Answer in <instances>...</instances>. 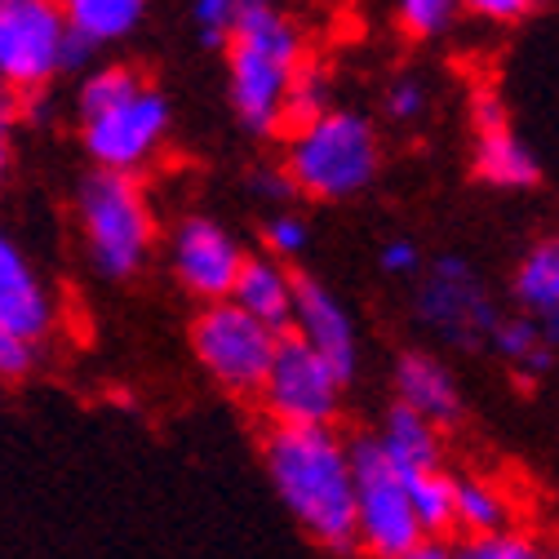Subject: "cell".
Segmentation results:
<instances>
[{"label":"cell","mask_w":559,"mask_h":559,"mask_svg":"<svg viewBox=\"0 0 559 559\" xmlns=\"http://www.w3.org/2000/svg\"><path fill=\"white\" fill-rule=\"evenodd\" d=\"M537 324H542V342H546L550 352H555V346H559V311H546V316H537Z\"/></svg>","instance_id":"37"},{"label":"cell","mask_w":559,"mask_h":559,"mask_svg":"<svg viewBox=\"0 0 559 559\" xmlns=\"http://www.w3.org/2000/svg\"><path fill=\"white\" fill-rule=\"evenodd\" d=\"M408 498L413 511L423 520L427 537L457 528V479L444 471H427V475H408Z\"/></svg>","instance_id":"21"},{"label":"cell","mask_w":559,"mask_h":559,"mask_svg":"<svg viewBox=\"0 0 559 559\" xmlns=\"http://www.w3.org/2000/svg\"><path fill=\"white\" fill-rule=\"evenodd\" d=\"M143 5L147 0H62L67 19H72V32L90 36L94 45H107V40H120L124 32H133L138 19H143Z\"/></svg>","instance_id":"18"},{"label":"cell","mask_w":559,"mask_h":559,"mask_svg":"<svg viewBox=\"0 0 559 559\" xmlns=\"http://www.w3.org/2000/svg\"><path fill=\"white\" fill-rule=\"evenodd\" d=\"M72 19L62 0H0V76L10 90L36 94L62 72Z\"/></svg>","instance_id":"7"},{"label":"cell","mask_w":559,"mask_h":559,"mask_svg":"<svg viewBox=\"0 0 559 559\" xmlns=\"http://www.w3.org/2000/svg\"><path fill=\"white\" fill-rule=\"evenodd\" d=\"M550 559H559V550H550Z\"/></svg>","instance_id":"38"},{"label":"cell","mask_w":559,"mask_h":559,"mask_svg":"<svg viewBox=\"0 0 559 559\" xmlns=\"http://www.w3.org/2000/svg\"><path fill=\"white\" fill-rule=\"evenodd\" d=\"M302 67V40L266 0L245 5L231 36V107L245 129L271 133L285 124V98Z\"/></svg>","instance_id":"2"},{"label":"cell","mask_w":559,"mask_h":559,"mask_svg":"<svg viewBox=\"0 0 559 559\" xmlns=\"http://www.w3.org/2000/svg\"><path fill=\"white\" fill-rule=\"evenodd\" d=\"M391 116H400V120H413L417 111H423L427 107V94H423V85H417V81H400L395 90H391Z\"/></svg>","instance_id":"32"},{"label":"cell","mask_w":559,"mask_h":559,"mask_svg":"<svg viewBox=\"0 0 559 559\" xmlns=\"http://www.w3.org/2000/svg\"><path fill=\"white\" fill-rule=\"evenodd\" d=\"M98 45L90 40V36H81V32H72V40H67V62H62V72H81V67L90 62V53H94Z\"/></svg>","instance_id":"34"},{"label":"cell","mask_w":559,"mask_h":559,"mask_svg":"<svg viewBox=\"0 0 559 559\" xmlns=\"http://www.w3.org/2000/svg\"><path fill=\"white\" fill-rule=\"evenodd\" d=\"M266 245L275 253H302L307 249V223L294 218V214H280L266 223Z\"/></svg>","instance_id":"28"},{"label":"cell","mask_w":559,"mask_h":559,"mask_svg":"<svg viewBox=\"0 0 559 559\" xmlns=\"http://www.w3.org/2000/svg\"><path fill=\"white\" fill-rule=\"evenodd\" d=\"M475 174L484 182H498V187H533L537 182V160H533V152L520 143L511 129L479 133V143H475Z\"/></svg>","instance_id":"17"},{"label":"cell","mask_w":559,"mask_h":559,"mask_svg":"<svg viewBox=\"0 0 559 559\" xmlns=\"http://www.w3.org/2000/svg\"><path fill=\"white\" fill-rule=\"evenodd\" d=\"M515 298H520L533 316L559 311V240L537 245V249L520 262V271H515Z\"/></svg>","instance_id":"20"},{"label":"cell","mask_w":559,"mask_h":559,"mask_svg":"<svg viewBox=\"0 0 559 559\" xmlns=\"http://www.w3.org/2000/svg\"><path fill=\"white\" fill-rule=\"evenodd\" d=\"M342 373L294 333L280 337L275 365L262 382V408L275 427H329L342 395Z\"/></svg>","instance_id":"8"},{"label":"cell","mask_w":559,"mask_h":559,"mask_svg":"<svg viewBox=\"0 0 559 559\" xmlns=\"http://www.w3.org/2000/svg\"><path fill=\"white\" fill-rule=\"evenodd\" d=\"M191 346H195V360L204 365V373L218 386L253 395V391H262V382L275 365L280 333L266 329L262 320H253L249 311H240L236 302H209L191 324Z\"/></svg>","instance_id":"5"},{"label":"cell","mask_w":559,"mask_h":559,"mask_svg":"<svg viewBox=\"0 0 559 559\" xmlns=\"http://www.w3.org/2000/svg\"><path fill=\"white\" fill-rule=\"evenodd\" d=\"M32 365H36V346H32V342H23V337H0V369H5V378H23Z\"/></svg>","instance_id":"30"},{"label":"cell","mask_w":559,"mask_h":559,"mask_svg":"<svg viewBox=\"0 0 559 559\" xmlns=\"http://www.w3.org/2000/svg\"><path fill=\"white\" fill-rule=\"evenodd\" d=\"M382 453L391 457V466L400 475H427V471H440V431L427 417H417L413 408L395 404L386 413V427L378 436Z\"/></svg>","instance_id":"16"},{"label":"cell","mask_w":559,"mask_h":559,"mask_svg":"<svg viewBox=\"0 0 559 559\" xmlns=\"http://www.w3.org/2000/svg\"><path fill=\"white\" fill-rule=\"evenodd\" d=\"M53 329V298L19 245H0V337L40 342Z\"/></svg>","instance_id":"12"},{"label":"cell","mask_w":559,"mask_h":559,"mask_svg":"<svg viewBox=\"0 0 559 559\" xmlns=\"http://www.w3.org/2000/svg\"><path fill=\"white\" fill-rule=\"evenodd\" d=\"M245 14V0H195V27L204 45H231Z\"/></svg>","instance_id":"26"},{"label":"cell","mask_w":559,"mask_h":559,"mask_svg":"<svg viewBox=\"0 0 559 559\" xmlns=\"http://www.w3.org/2000/svg\"><path fill=\"white\" fill-rule=\"evenodd\" d=\"M493 346L511 360V365H520L528 378H537V373H546L550 369V346L542 342V324L537 320H502L498 324V333H493Z\"/></svg>","instance_id":"22"},{"label":"cell","mask_w":559,"mask_h":559,"mask_svg":"<svg viewBox=\"0 0 559 559\" xmlns=\"http://www.w3.org/2000/svg\"><path fill=\"white\" fill-rule=\"evenodd\" d=\"M280 502L311 542L333 555L360 550L356 457L329 427H275L262 444Z\"/></svg>","instance_id":"1"},{"label":"cell","mask_w":559,"mask_h":559,"mask_svg":"<svg viewBox=\"0 0 559 559\" xmlns=\"http://www.w3.org/2000/svg\"><path fill=\"white\" fill-rule=\"evenodd\" d=\"M76 214H81V231H85L94 271L124 280L143 266V258L152 249V209H147L143 187L133 182V174L94 169L81 182Z\"/></svg>","instance_id":"3"},{"label":"cell","mask_w":559,"mask_h":559,"mask_svg":"<svg viewBox=\"0 0 559 559\" xmlns=\"http://www.w3.org/2000/svg\"><path fill=\"white\" fill-rule=\"evenodd\" d=\"M174 266H178V280L195 298L231 302L249 258L214 218H187L174 236Z\"/></svg>","instance_id":"11"},{"label":"cell","mask_w":559,"mask_h":559,"mask_svg":"<svg viewBox=\"0 0 559 559\" xmlns=\"http://www.w3.org/2000/svg\"><path fill=\"white\" fill-rule=\"evenodd\" d=\"M457 5H462V0H400V19H404L408 32L431 36V32H440L453 19Z\"/></svg>","instance_id":"27"},{"label":"cell","mask_w":559,"mask_h":559,"mask_svg":"<svg viewBox=\"0 0 559 559\" xmlns=\"http://www.w3.org/2000/svg\"><path fill=\"white\" fill-rule=\"evenodd\" d=\"M85 124V152L98 160V169L111 174H133L143 160L156 156L160 138L169 129V103L156 90H138L120 107L81 120Z\"/></svg>","instance_id":"10"},{"label":"cell","mask_w":559,"mask_h":559,"mask_svg":"<svg viewBox=\"0 0 559 559\" xmlns=\"http://www.w3.org/2000/svg\"><path fill=\"white\" fill-rule=\"evenodd\" d=\"M457 559H550V550H542L528 533L507 528L493 537H466L457 546Z\"/></svg>","instance_id":"25"},{"label":"cell","mask_w":559,"mask_h":559,"mask_svg":"<svg viewBox=\"0 0 559 559\" xmlns=\"http://www.w3.org/2000/svg\"><path fill=\"white\" fill-rule=\"evenodd\" d=\"M298 337L320 352L342 378L356 373V324L346 316V307L320 285V280L298 275V311H294Z\"/></svg>","instance_id":"13"},{"label":"cell","mask_w":559,"mask_h":559,"mask_svg":"<svg viewBox=\"0 0 559 559\" xmlns=\"http://www.w3.org/2000/svg\"><path fill=\"white\" fill-rule=\"evenodd\" d=\"M404 559H457V546H444L440 537H427L423 546H417L413 555H404Z\"/></svg>","instance_id":"35"},{"label":"cell","mask_w":559,"mask_h":559,"mask_svg":"<svg viewBox=\"0 0 559 559\" xmlns=\"http://www.w3.org/2000/svg\"><path fill=\"white\" fill-rule=\"evenodd\" d=\"M378 174V143L369 120L356 111H329L311 129H302L289 147V178L320 195V200H346L373 182Z\"/></svg>","instance_id":"4"},{"label":"cell","mask_w":559,"mask_h":559,"mask_svg":"<svg viewBox=\"0 0 559 559\" xmlns=\"http://www.w3.org/2000/svg\"><path fill=\"white\" fill-rule=\"evenodd\" d=\"M511 507L507 493L488 479H457V528L466 537H493L507 533L511 524Z\"/></svg>","instance_id":"19"},{"label":"cell","mask_w":559,"mask_h":559,"mask_svg":"<svg viewBox=\"0 0 559 559\" xmlns=\"http://www.w3.org/2000/svg\"><path fill=\"white\" fill-rule=\"evenodd\" d=\"M294 178H285V174H258V191L262 195H275V200H285L294 187H289Z\"/></svg>","instance_id":"36"},{"label":"cell","mask_w":559,"mask_h":559,"mask_svg":"<svg viewBox=\"0 0 559 559\" xmlns=\"http://www.w3.org/2000/svg\"><path fill=\"white\" fill-rule=\"evenodd\" d=\"M245 5H258V0H245Z\"/></svg>","instance_id":"39"},{"label":"cell","mask_w":559,"mask_h":559,"mask_svg":"<svg viewBox=\"0 0 559 559\" xmlns=\"http://www.w3.org/2000/svg\"><path fill=\"white\" fill-rule=\"evenodd\" d=\"M471 107H475V129L479 133H502L507 129V107H502V98L493 90H479Z\"/></svg>","instance_id":"31"},{"label":"cell","mask_w":559,"mask_h":559,"mask_svg":"<svg viewBox=\"0 0 559 559\" xmlns=\"http://www.w3.org/2000/svg\"><path fill=\"white\" fill-rule=\"evenodd\" d=\"M324 94H329L324 72H320L316 62H302L298 76H294V85H289V98H285V124H289L294 133H302V129H311L316 120H324V116H329Z\"/></svg>","instance_id":"23"},{"label":"cell","mask_w":559,"mask_h":559,"mask_svg":"<svg viewBox=\"0 0 559 559\" xmlns=\"http://www.w3.org/2000/svg\"><path fill=\"white\" fill-rule=\"evenodd\" d=\"M462 10H471L479 19H493V23H515L533 10V0H462Z\"/></svg>","instance_id":"29"},{"label":"cell","mask_w":559,"mask_h":559,"mask_svg":"<svg viewBox=\"0 0 559 559\" xmlns=\"http://www.w3.org/2000/svg\"><path fill=\"white\" fill-rule=\"evenodd\" d=\"M413 266H417V249H413L408 240H391V245L382 249V271L404 275V271H413Z\"/></svg>","instance_id":"33"},{"label":"cell","mask_w":559,"mask_h":559,"mask_svg":"<svg viewBox=\"0 0 559 559\" xmlns=\"http://www.w3.org/2000/svg\"><path fill=\"white\" fill-rule=\"evenodd\" d=\"M395 391H400V404L413 408L417 417H427L436 427H449L462 417V400H457V382L453 373L423 356V352H408L400 365H395Z\"/></svg>","instance_id":"14"},{"label":"cell","mask_w":559,"mask_h":559,"mask_svg":"<svg viewBox=\"0 0 559 559\" xmlns=\"http://www.w3.org/2000/svg\"><path fill=\"white\" fill-rule=\"evenodd\" d=\"M231 302L240 311H249L253 320H262L266 329H289L294 324V311H298V275H289L280 262H266V258H249L240 285L231 294Z\"/></svg>","instance_id":"15"},{"label":"cell","mask_w":559,"mask_h":559,"mask_svg":"<svg viewBox=\"0 0 559 559\" xmlns=\"http://www.w3.org/2000/svg\"><path fill=\"white\" fill-rule=\"evenodd\" d=\"M417 316L427 329H436L453 346H479L488 333H498V311L484 298L475 271L462 258H440L427 275V285L417 289Z\"/></svg>","instance_id":"9"},{"label":"cell","mask_w":559,"mask_h":559,"mask_svg":"<svg viewBox=\"0 0 559 559\" xmlns=\"http://www.w3.org/2000/svg\"><path fill=\"white\" fill-rule=\"evenodd\" d=\"M356 457V498H360V550L373 559H404L427 542V528L413 511L408 475L391 466L378 440L352 444Z\"/></svg>","instance_id":"6"},{"label":"cell","mask_w":559,"mask_h":559,"mask_svg":"<svg viewBox=\"0 0 559 559\" xmlns=\"http://www.w3.org/2000/svg\"><path fill=\"white\" fill-rule=\"evenodd\" d=\"M138 90H143V81H138L129 67H103V72L85 76V85H81V120L120 107V103L133 98Z\"/></svg>","instance_id":"24"}]
</instances>
